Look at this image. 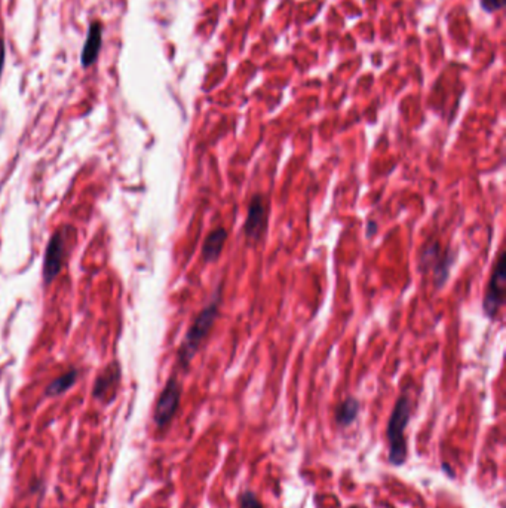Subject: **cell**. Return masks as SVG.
Masks as SVG:
<instances>
[{"label":"cell","mask_w":506,"mask_h":508,"mask_svg":"<svg viewBox=\"0 0 506 508\" xmlns=\"http://www.w3.org/2000/svg\"><path fill=\"white\" fill-rule=\"evenodd\" d=\"M73 237H76V229L72 226H63L57 229L48 241L43 257L45 284H51L58 273L61 272L67 257H69Z\"/></svg>","instance_id":"obj_3"},{"label":"cell","mask_w":506,"mask_h":508,"mask_svg":"<svg viewBox=\"0 0 506 508\" xmlns=\"http://www.w3.org/2000/svg\"><path fill=\"white\" fill-rule=\"evenodd\" d=\"M239 507L241 508H265L261 501L259 500V496L252 491H245L241 494Z\"/></svg>","instance_id":"obj_13"},{"label":"cell","mask_w":506,"mask_h":508,"mask_svg":"<svg viewBox=\"0 0 506 508\" xmlns=\"http://www.w3.org/2000/svg\"><path fill=\"white\" fill-rule=\"evenodd\" d=\"M505 289H506V254L500 251L498 260L494 263L487 291L483 300V308L485 315L494 318L505 302Z\"/></svg>","instance_id":"obj_4"},{"label":"cell","mask_w":506,"mask_h":508,"mask_svg":"<svg viewBox=\"0 0 506 508\" xmlns=\"http://www.w3.org/2000/svg\"><path fill=\"white\" fill-rule=\"evenodd\" d=\"M220 304H221V291L220 289H217L210 304L199 312L196 318L193 320L192 326L186 331V335H184V339L180 344L177 361L181 367L184 369L189 367L190 361L193 360L194 355H196L201 345L205 342L214 322H216L219 317Z\"/></svg>","instance_id":"obj_1"},{"label":"cell","mask_w":506,"mask_h":508,"mask_svg":"<svg viewBox=\"0 0 506 508\" xmlns=\"http://www.w3.org/2000/svg\"><path fill=\"white\" fill-rule=\"evenodd\" d=\"M412 418V402L407 395H401L396 400L395 407L387 421L386 437L389 444L387 459L394 467H401L405 464L408 451L405 429Z\"/></svg>","instance_id":"obj_2"},{"label":"cell","mask_w":506,"mask_h":508,"mask_svg":"<svg viewBox=\"0 0 506 508\" xmlns=\"http://www.w3.org/2000/svg\"><path fill=\"white\" fill-rule=\"evenodd\" d=\"M347 508H364V507H361V505H350Z\"/></svg>","instance_id":"obj_16"},{"label":"cell","mask_w":506,"mask_h":508,"mask_svg":"<svg viewBox=\"0 0 506 508\" xmlns=\"http://www.w3.org/2000/svg\"><path fill=\"white\" fill-rule=\"evenodd\" d=\"M101 45H103V26L99 21H94L90 24V27H88L86 41L83 43L81 54V64L83 68H88L95 64L97 58H99V54L101 51Z\"/></svg>","instance_id":"obj_9"},{"label":"cell","mask_w":506,"mask_h":508,"mask_svg":"<svg viewBox=\"0 0 506 508\" xmlns=\"http://www.w3.org/2000/svg\"><path fill=\"white\" fill-rule=\"evenodd\" d=\"M481 5L487 12H494L503 8L505 0H481Z\"/></svg>","instance_id":"obj_14"},{"label":"cell","mask_w":506,"mask_h":508,"mask_svg":"<svg viewBox=\"0 0 506 508\" xmlns=\"http://www.w3.org/2000/svg\"><path fill=\"white\" fill-rule=\"evenodd\" d=\"M422 265L425 268L434 266L435 275L438 281V287H441L447 277H449V268H450V254H441L440 244L432 242L427 244L425 250L422 251Z\"/></svg>","instance_id":"obj_8"},{"label":"cell","mask_w":506,"mask_h":508,"mask_svg":"<svg viewBox=\"0 0 506 508\" xmlns=\"http://www.w3.org/2000/svg\"><path fill=\"white\" fill-rule=\"evenodd\" d=\"M77 380V370H69V372L64 373L63 376L57 378L55 380H52V382L50 384V387L46 388V394L51 395V397H57L63 393H65V391H69Z\"/></svg>","instance_id":"obj_12"},{"label":"cell","mask_w":506,"mask_h":508,"mask_svg":"<svg viewBox=\"0 0 506 508\" xmlns=\"http://www.w3.org/2000/svg\"><path fill=\"white\" fill-rule=\"evenodd\" d=\"M180 397H181V385L177 380V378L172 376L168 379L167 385L162 389V393L158 398L156 407H154V424L159 428H165L175 416L180 406Z\"/></svg>","instance_id":"obj_5"},{"label":"cell","mask_w":506,"mask_h":508,"mask_svg":"<svg viewBox=\"0 0 506 508\" xmlns=\"http://www.w3.org/2000/svg\"><path fill=\"white\" fill-rule=\"evenodd\" d=\"M359 410H361V404L358 400L355 397H347L336 409V422L342 428H347L356 421Z\"/></svg>","instance_id":"obj_11"},{"label":"cell","mask_w":506,"mask_h":508,"mask_svg":"<svg viewBox=\"0 0 506 508\" xmlns=\"http://www.w3.org/2000/svg\"><path fill=\"white\" fill-rule=\"evenodd\" d=\"M269 207L265 195H254L250 205L244 223V235L248 242H257L267 229Z\"/></svg>","instance_id":"obj_6"},{"label":"cell","mask_w":506,"mask_h":508,"mask_svg":"<svg viewBox=\"0 0 506 508\" xmlns=\"http://www.w3.org/2000/svg\"><path fill=\"white\" fill-rule=\"evenodd\" d=\"M227 241V231L225 228H217L208 233L202 247V259L207 263H212L219 260L220 254L225 248V244Z\"/></svg>","instance_id":"obj_10"},{"label":"cell","mask_w":506,"mask_h":508,"mask_svg":"<svg viewBox=\"0 0 506 508\" xmlns=\"http://www.w3.org/2000/svg\"><path fill=\"white\" fill-rule=\"evenodd\" d=\"M5 57H6L5 41H3V39H0V76H2L3 67H5Z\"/></svg>","instance_id":"obj_15"},{"label":"cell","mask_w":506,"mask_h":508,"mask_svg":"<svg viewBox=\"0 0 506 508\" xmlns=\"http://www.w3.org/2000/svg\"><path fill=\"white\" fill-rule=\"evenodd\" d=\"M121 380V366L119 363H110L103 372L99 375L95 380L92 394L95 398L101 400V402H112L118 389Z\"/></svg>","instance_id":"obj_7"}]
</instances>
